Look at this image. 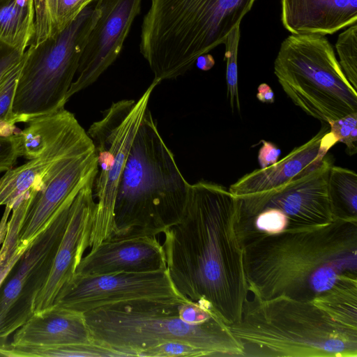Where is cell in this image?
I'll use <instances>...</instances> for the list:
<instances>
[{
    "instance_id": "obj_3",
    "label": "cell",
    "mask_w": 357,
    "mask_h": 357,
    "mask_svg": "<svg viewBox=\"0 0 357 357\" xmlns=\"http://www.w3.org/2000/svg\"><path fill=\"white\" fill-rule=\"evenodd\" d=\"M95 343L122 357L167 342H183L207 356L242 357L243 347L211 308L187 298H142L106 305L84 313Z\"/></svg>"
},
{
    "instance_id": "obj_13",
    "label": "cell",
    "mask_w": 357,
    "mask_h": 357,
    "mask_svg": "<svg viewBox=\"0 0 357 357\" xmlns=\"http://www.w3.org/2000/svg\"><path fill=\"white\" fill-rule=\"evenodd\" d=\"M98 172L93 144L55 161L29 190L19 244L29 246L70 196L95 180Z\"/></svg>"
},
{
    "instance_id": "obj_5",
    "label": "cell",
    "mask_w": 357,
    "mask_h": 357,
    "mask_svg": "<svg viewBox=\"0 0 357 357\" xmlns=\"http://www.w3.org/2000/svg\"><path fill=\"white\" fill-rule=\"evenodd\" d=\"M257 0H151L139 50L154 79H174L224 44Z\"/></svg>"
},
{
    "instance_id": "obj_32",
    "label": "cell",
    "mask_w": 357,
    "mask_h": 357,
    "mask_svg": "<svg viewBox=\"0 0 357 357\" xmlns=\"http://www.w3.org/2000/svg\"><path fill=\"white\" fill-rule=\"evenodd\" d=\"M21 140L19 132L0 135V173L10 169L21 157Z\"/></svg>"
},
{
    "instance_id": "obj_21",
    "label": "cell",
    "mask_w": 357,
    "mask_h": 357,
    "mask_svg": "<svg viewBox=\"0 0 357 357\" xmlns=\"http://www.w3.org/2000/svg\"><path fill=\"white\" fill-rule=\"evenodd\" d=\"M34 0H0V41L24 53L36 31Z\"/></svg>"
},
{
    "instance_id": "obj_19",
    "label": "cell",
    "mask_w": 357,
    "mask_h": 357,
    "mask_svg": "<svg viewBox=\"0 0 357 357\" xmlns=\"http://www.w3.org/2000/svg\"><path fill=\"white\" fill-rule=\"evenodd\" d=\"M281 22L293 35L326 36L357 23V0H280Z\"/></svg>"
},
{
    "instance_id": "obj_4",
    "label": "cell",
    "mask_w": 357,
    "mask_h": 357,
    "mask_svg": "<svg viewBox=\"0 0 357 357\" xmlns=\"http://www.w3.org/2000/svg\"><path fill=\"white\" fill-rule=\"evenodd\" d=\"M189 186L148 109L119 181L110 237L164 233L181 220Z\"/></svg>"
},
{
    "instance_id": "obj_10",
    "label": "cell",
    "mask_w": 357,
    "mask_h": 357,
    "mask_svg": "<svg viewBox=\"0 0 357 357\" xmlns=\"http://www.w3.org/2000/svg\"><path fill=\"white\" fill-rule=\"evenodd\" d=\"M77 193L56 211L1 285L0 341L13 333L34 313L36 298L50 275Z\"/></svg>"
},
{
    "instance_id": "obj_26",
    "label": "cell",
    "mask_w": 357,
    "mask_h": 357,
    "mask_svg": "<svg viewBox=\"0 0 357 357\" xmlns=\"http://www.w3.org/2000/svg\"><path fill=\"white\" fill-rule=\"evenodd\" d=\"M24 59L25 56L20 63L10 70L0 81V135H2L13 134V130L17 123L12 113V106L17 82Z\"/></svg>"
},
{
    "instance_id": "obj_2",
    "label": "cell",
    "mask_w": 357,
    "mask_h": 357,
    "mask_svg": "<svg viewBox=\"0 0 357 357\" xmlns=\"http://www.w3.org/2000/svg\"><path fill=\"white\" fill-rule=\"evenodd\" d=\"M243 252L252 296L312 301L340 279L357 277V221L336 218L321 227L264 236L244 246Z\"/></svg>"
},
{
    "instance_id": "obj_17",
    "label": "cell",
    "mask_w": 357,
    "mask_h": 357,
    "mask_svg": "<svg viewBox=\"0 0 357 357\" xmlns=\"http://www.w3.org/2000/svg\"><path fill=\"white\" fill-rule=\"evenodd\" d=\"M163 270H167L164 250L156 236L109 237L82 257L74 274L93 275Z\"/></svg>"
},
{
    "instance_id": "obj_7",
    "label": "cell",
    "mask_w": 357,
    "mask_h": 357,
    "mask_svg": "<svg viewBox=\"0 0 357 357\" xmlns=\"http://www.w3.org/2000/svg\"><path fill=\"white\" fill-rule=\"evenodd\" d=\"M274 73L294 104L322 123L357 113V90L326 36L287 37L275 59Z\"/></svg>"
},
{
    "instance_id": "obj_22",
    "label": "cell",
    "mask_w": 357,
    "mask_h": 357,
    "mask_svg": "<svg viewBox=\"0 0 357 357\" xmlns=\"http://www.w3.org/2000/svg\"><path fill=\"white\" fill-rule=\"evenodd\" d=\"M94 1L34 0L36 31L31 45L59 33Z\"/></svg>"
},
{
    "instance_id": "obj_11",
    "label": "cell",
    "mask_w": 357,
    "mask_h": 357,
    "mask_svg": "<svg viewBox=\"0 0 357 357\" xmlns=\"http://www.w3.org/2000/svg\"><path fill=\"white\" fill-rule=\"evenodd\" d=\"M333 159L326 155L309 172L292 180L270 196L241 202L237 220L261 211L265 226L273 236L321 227L335 220L328 192V176Z\"/></svg>"
},
{
    "instance_id": "obj_18",
    "label": "cell",
    "mask_w": 357,
    "mask_h": 357,
    "mask_svg": "<svg viewBox=\"0 0 357 357\" xmlns=\"http://www.w3.org/2000/svg\"><path fill=\"white\" fill-rule=\"evenodd\" d=\"M92 145L87 132L74 117L40 155L6 172L0 178V206L13 208L55 161Z\"/></svg>"
},
{
    "instance_id": "obj_16",
    "label": "cell",
    "mask_w": 357,
    "mask_h": 357,
    "mask_svg": "<svg viewBox=\"0 0 357 357\" xmlns=\"http://www.w3.org/2000/svg\"><path fill=\"white\" fill-rule=\"evenodd\" d=\"M93 183L94 181L83 186L72 202L66 230L47 280L36 298L34 312L53 305L60 289L73 276L85 250L89 246L96 208Z\"/></svg>"
},
{
    "instance_id": "obj_12",
    "label": "cell",
    "mask_w": 357,
    "mask_h": 357,
    "mask_svg": "<svg viewBox=\"0 0 357 357\" xmlns=\"http://www.w3.org/2000/svg\"><path fill=\"white\" fill-rule=\"evenodd\" d=\"M142 298H185L173 286L167 270L74 274L60 289L53 305L84 314L111 303Z\"/></svg>"
},
{
    "instance_id": "obj_33",
    "label": "cell",
    "mask_w": 357,
    "mask_h": 357,
    "mask_svg": "<svg viewBox=\"0 0 357 357\" xmlns=\"http://www.w3.org/2000/svg\"><path fill=\"white\" fill-rule=\"evenodd\" d=\"M25 56L24 53L0 41V81L14 67L20 63Z\"/></svg>"
},
{
    "instance_id": "obj_1",
    "label": "cell",
    "mask_w": 357,
    "mask_h": 357,
    "mask_svg": "<svg viewBox=\"0 0 357 357\" xmlns=\"http://www.w3.org/2000/svg\"><path fill=\"white\" fill-rule=\"evenodd\" d=\"M239 199L220 184H190L181 220L165 232L170 280L183 298L211 308L227 326L248 297L243 248L235 225Z\"/></svg>"
},
{
    "instance_id": "obj_24",
    "label": "cell",
    "mask_w": 357,
    "mask_h": 357,
    "mask_svg": "<svg viewBox=\"0 0 357 357\" xmlns=\"http://www.w3.org/2000/svg\"><path fill=\"white\" fill-rule=\"evenodd\" d=\"M328 192L334 218L357 221V174L332 165L328 176Z\"/></svg>"
},
{
    "instance_id": "obj_34",
    "label": "cell",
    "mask_w": 357,
    "mask_h": 357,
    "mask_svg": "<svg viewBox=\"0 0 357 357\" xmlns=\"http://www.w3.org/2000/svg\"><path fill=\"white\" fill-rule=\"evenodd\" d=\"M263 145L258 153V162L261 169L266 168L278 161L280 150L273 143L263 140Z\"/></svg>"
},
{
    "instance_id": "obj_9",
    "label": "cell",
    "mask_w": 357,
    "mask_h": 357,
    "mask_svg": "<svg viewBox=\"0 0 357 357\" xmlns=\"http://www.w3.org/2000/svg\"><path fill=\"white\" fill-rule=\"evenodd\" d=\"M160 82L153 79L137 100L123 99L113 102L86 131L93 144L98 164L93 186L97 202L89 238L91 249L112 234L119 181L135 136L149 109L151 96Z\"/></svg>"
},
{
    "instance_id": "obj_6",
    "label": "cell",
    "mask_w": 357,
    "mask_h": 357,
    "mask_svg": "<svg viewBox=\"0 0 357 357\" xmlns=\"http://www.w3.org/2000/svg\"><path fill=\"white\" fill-rule=\"evenodd\" d=\"M228 328L242 357H357V328L335 321L312 301L252 296Z\"/></svg>"
},
{
    "instance_id": "obj_27",
    "label": "cell",
    "mask_w": 357,
    "mask_h": 357,
    "mask_svg": "<svg viewBox=\"0 0 357 357\" xmlns=\"http://www.w3.org/2000/svg\"><path fill=\"white\" fill-rule=\"evenodd\" d=\"M240 40V24L233 29L225 42L226 59V81L227 98L232 112L236 109L239 113L241 106L238 89V48Z\"/></svg>"
},
{
    "instance_id": "obj_29",
    "label": "cell",
    "mask_w": 357,
    "mask_h": 357,
    "mask_svg": "<svg viewBox=\"0 0 357 357\" xmlns=\"http://www.w3.org/2000/svg\"><path fill=\"white\" fill-rule=\"evenodd\" d=\"M43 357H122L117 351L91 343L71 344L59 346H45L40 349Z\"/></svg>"
},
{
    "instance_id": "obj_31",
    "label": "cell",
    "mask_w": 357,
    "mask_h": 357,
    "mask_svg": "<svg viewBox=\"0 0 357 357\" xmlns=\"http://www.w3.org/2000/svg\"><path fill=\"white\" fill-rule=\"evenodd\" d=\"M143 357L207 356L201 349L183 342H167L146 349L139 354Z\"/></svg>"
},
{
    "instance_id": "obj_20",
    "label": "cell",
    "mask_w": 357,
    "mask_h": 357,
    "mask_svg": "<svg viewBox=\"0 0 357 357\" xmlns=\"http://www.w3.org/2000/svg\"><path fill=\"white\" fill-rule=\"evenodd\" d=\"M91 342L84 314L53 305L35 312L15 331L10 344L59 346Z\"/></svg>"
},
{
    "instance_id": "obj_14",
    "label": "cell",
    "mask_w": 357,
    "mask_h": 357,
    "mask_svg": "<svg viewBox=\"0 0 357 357\" xmlns=\"http://www.w3.org/2000/svg\"><path fill=\"white\" fill-rule=\"evenodd\" d=\"M142 0H97L99 17L83 50L68 100L93 84L115 61Z\"/></svg>"
},
{
    "instance_id": "obj_36",
    "label": "cell",
    "mask_w": 357,
    "mask_h": 357,
    "mask_svg": "<svg viewBox=\"0 0 357 357\" xmlns=\"http://www.w3.org/2000/svg\"><path fill=\"white\" fill-rule=\"evenodd\" d=\"M12 208L6 206L5 207V210L3 211V215L0 220V248L1 244L5 238L7 229H8V222L9 220V216L11 213Z\"/></svg>"
},
{
    "instance_id": "obj_35",
    "label": "cell",
    "mask_w": 357,
    "mask_h": 357,
    "mask_svg": "<svg viewBox=\"0 0 357 357\" xmlns=\"http://www.w3.org/2000/svg\"><path fill=\"white\" fill-rule=\"evenodd\" d=\"M257 99L264 103H273L275 101L274 92L266 83L261 84L257 88Z\"/></svg>"
},
{
    "instance_id": "obj_23",
    "label": "cell",
    "mask_w": 357,
    "mask_h": 357,
    "mask_svg": "<svg viewBox=\"0 0 357 357\" xmlns=\"http://www.w3.org/2000/svg\"><path fill=\"white\" fill-rule=\"evenodd\" d=\"M312 301L335 321L357 328V277L340 279Z\"/></svg>"
},
{
    "instance_id": "obj_30",
    "label": "cell",
    "mask_w": 357,
    "mask_h": 357,
    "mask_svg": "<svg viewBox=\"0 0 357 357\" xmlns=\"http://www.w3.org/2000/svg\"><path fill=\"white\" fill-rule=\"evenodd\" d=\"M330 132L337 142L347 146L346 152L349 155L357 153V113L344 116L328 123Z\"/></svg>"
},
{
    "instance_id": "obj_28",
    "label": "cell",
    "mask_w": 357,
    "mask_h": 357,
    "mask_svg": "<svg viewBox=\"0 0 357 357\" xmlns=\"http://www.w3.org/2000/svg\"><path fill=\"white\" fill-rule=\"evenodd\" d=\"M347 28L339 34L335 49L342 70L349 82L357 90V23Z\"/></svg>"
},
{
    "instance_id": "obj_8",
    "label": "cell",
    "mask_w": 357,
    "mask_h": 357,
    "mask_svg": "<svg viewBox=\"0 0 357 357\" xmlns=\"http://www.w3.org/2000/svg\"><path fill=\"white\" fill-rule=\"evenodd\" d=\"M100 13L97 4L89 6L59 33L30 45L12 106L17 123L64 108L81 55Z\"/></svg>"
},
{
    "instance_id": "obj_15",
    "label": "cell",
    "mask_w": 357,
    "mask_h": 357,
    "mask_svg": "<svg viewBox=\"0 0 357 357\" xmlns=\"http://www.w3.org/2000/svg\"><path fill=\"white\" fill-rule=\"evenodd\" d=\"M321 123L320 130L309 141L275 164L245 174L229 186V192L241 202L260 200L314 169L337 143L329 131V125Z\"/></svg>"
},
{
    "instance_id": "obj_25",
    "label": "cell",
    "mask_w": 357,
    "mask_h": 357,
    "mask_svg": "<svg viewBox=\"0 0 357 357\" xmlns=\"http://www.w3.org/2000/svg\"><path fill=\"white\" fill-rule=\"evenodd\" d=\"M29 202V190L13 206L5 238L0 248V287L28 246L19 244V236Z\"/></svg>"
}]
</instances>
